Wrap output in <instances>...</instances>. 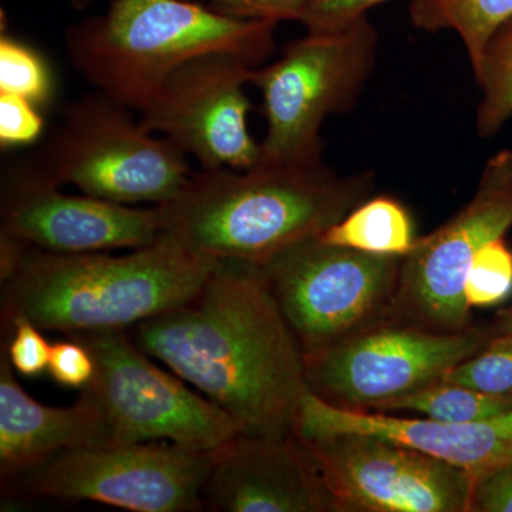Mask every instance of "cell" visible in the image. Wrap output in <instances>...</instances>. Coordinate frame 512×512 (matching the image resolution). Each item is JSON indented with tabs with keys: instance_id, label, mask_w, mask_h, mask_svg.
I'll use <instances>...</instances> for the list:
<instances>
[{
	"instance_id": "6da1fadb",
	"label": "cell",
	"mask_w": 512,
	"mask_h": 512,
	"mask_svg": "<svg viewBox=\"0 0 512 512\" xmlns=\"http://www.w3.org/2000/svg\"><path fill=\"white\" fill-rule=\"evenodd\" d=\"M128 333L224 410L239 433H291L309 392L305 359L256 266L220 262L191 298Z\"/></svg>"
},
{
	"instance_id": "7a4b0ae2",
	"label": "cell",
	"mask_w": 512,
	"mask_h": 512,
	"mask_svg": "<svg viewBox=\"0 0 512 512\" xmlns=\"http://www.w3.org/2000/svg\"><path fill=\"white\" fill-rule=\"evenodd\" d=\"M375 188V174L342 175L323 160L259 163L192 173L157 205L163 234L217 262L261 266L345 218Z\"/></svg>"
},
{
	"instance_id": "3957f363",
	"label": "cell",
	"mask_w": 512,
	"mask_h": 512,
	"mask_svg": "<svg viewBox=\"0 0 512 512\" xmlns=\"http://www.w3.org/2000/svg\"><path fill=\"white\" fill-rule=\"evenodd\" d=\"M220 262L168 235L130 254H56L25 244L2 278V325L25 319L69 336L128 330L191 298Z\"/></svg>"
},
{
	"instance_id": "277c9868",
	"label": "cell",
	"mask_w": 512,
	"mask_h": 512,
	"mask_svg": "<svg viewBox=\"0 0 512 512\" xmlns=\"http://www.w3.org/2000/svg\"><path fill=\"white\" fill-rule=\"evenodd\" d=\"M278 23L224 15L194 0H113L107 12L66 30V52L84 80L141 111L178 67L208 53L261 66Z\"/></svg>"
},
{
	"instance_id": "5b68a950",
	"label": "cell",
	"mask_w": 512,
	"mask_h": 512,
	"mask_svg": "<svg viewBox=\"0 0 512 512\" xmlns=\"http://www.w3.org/2000/svg\"><path fill=\"white\" fill-rule=\"evenodd\" d=\"M101 92L73 101L33 163L59 185L117 204H165L192 175L187 156Z\"/></svg>"
},
{
	"instance_id": "8992f818",
	"label": "cell",
	"mask_w": 512,
	"mask_h": 512,
	"mask_svg": "<svg viewBox=\"0 0 512 512\" xmlns=\"http://www.w3.org/2000/svg\"><path fill=\"white\" fill-rule=\"evenodd\" d=\"M379 36L367 16L346 28L308 32L284 47L274 63L252 70L264 101L261 163L322 160L326 117L355 106L375 69Z\"/></svg>"
},
{
	"instance_id": "52a82bcc",
	"label": "cell",
	"mask_w": 512,
	"mask_h": 512,
	"mask_svg": "<svg viewBox=\"0 0 512 512\" xmlns=\"http://www.w3.org/2000/svg\"><path fill=\"white\" fill-rule=\"evenodd\" d=\"M402 259L315 237L256 268L306 356L387 318Z\"/></svg>"
},
{
	"instance_id": "ba28073f",
	"label": "cell",
	"mask_w": 512,
	"mask_h": 512,
	"mask_svg": "<svg viewBox=\"0 0 512 512\" xmlns=\"http://www.w3.org/2000/svg\"><path fill=\"white\" fill-rule=\"evenodd\" d=\"M490 342L481 330L436 332L390 318L303 356L309 390L332 406L375 412L399 397L443 382Z\"/></svg>"
},
{
	"instance_id": "9c48e42d",
	"label": "cell",
	"mask_w": 512,
	"mask_h": 512,
	"mask_svg": "<svg viewBox=\"0 0 512 512\" xmlns=\"http://www.w3.org/2000/svg\"><path fill=\"white\" fill-rule=\"evenodd\" d=\"M210 461L211 451L171 441H104L63 451L10 483L28 497L136 512H194L204 510Z\"/></svg>"
},
{
	"instance_id": "30bf717a",
	"label": "cell",
	"mask_w": 512,
	"mask_h": 512,
	"mask_svg": "<svg viewBox=\"0 0 512 512\" xmlns=\"http://www.w3.org/2000/svg\"><path fill=\"white\" fill-rule=\"evenodd\" d=\"M73 338L82 340L96 362L92 383L83 390L99 404L110 441H171L212 451L239 433L217 404L151 363L126 330Z\"/></svg>"
},
{
	"instance_id": "8fae6325",
	"label": "cell",
	"mask_w": 512,
	"mask_h": 512,
	"mask_svg": "<svg viewBox=\"0 0 512 512\" xmlns=\"http://www.w3.org/2000/svg\"><path fill=\"white\" fill-rule=\"evenodd\" d=\"M512 227V150L485 164L476 194L466 207L423 238L402 259L399 284L387 318L436 332L471 328L464 295L478 249L504 238Z\"/></svg>"
},
{
	"instance_id": "7c38bea8",
	"label": "cell",
	"mask_w": 512,
	"mask_h": 512,
	"mask_svg": "<svg viewBox=\"0 0 512 512\" xmlns=\"http://www.w3.org/2000/svg\"><path fill=\"white\" fill-rule=\"evenodd\" d=\"M298 439L336 512H470L474 477L419 448L367 433Z\"/></svg>"
},
{
	"instance_id": "4fadbf2b",
	"label": "cell",
	"mask_w": 512,
	"mask_h": 512,
	"mask_svg": "<svg viewBox=\"0 0 512 512\" xmlns=\"http://www.w3.org/2000/svg\"><path fill=\"white\" fill-rule=\"evenodd\" d=\"M254 69L229 53L194 57L170 74L138 119L204 170L255 167L261 143L249 131L251 101L244 92Z\"/></svg>"
},
{
	"instance_id": "5bb4252c",
	"label": "cell",
	"mask_w": 512,
	"mask_h": 512,
	"mask_svg": "<svg viewBox=\"0 0 512 512\" xmlns=\"http://www.w3.org/2000/svg\"><path fill=\"white\" fill-rule=\"evenodd\" d=\"M33 160L2 171L0 234L56 254L138 249L163 235L160 208H137L60 190Z\"/></svg>"
},
{
	"instance_id": "9a60e30c",
	"label": "cell",
	"mask_w": 512,
	"mask_h": 512,
	"mask_svg": "<svg viewBox=\"0 0 512 512\" xmlns=\"http://www.w3.org/2000/svg\"><path fill=\"white\" fill-rule=\"evenodd\" d=\"M202 501L212 511L336 512L315 461L293 431L238 433L212 450Z\"/></svg>"
},
{
	"instance_id": "2e32d148",
	"label": "cell",
	"mask_w": 512,
	"mask_h": 512,
	"mask_svg": "<svg viewBox=\"0 0 512 512\" xmlns=\"http://www.w3.org/2000/svg\"><path fill=\"white\" fill-rule=\"evenodd\" d=\"M301 439L336 433H367L400 441L468 471L474 478L512 463V410L473 423H443L417 416L355 412L303 396L293 421Z\"/></svg>"
},
{
	"instance_id": "e0dca14e",
	"label": "cell",
	"mask_w": 512,
	"mask_h": 512,
	"mask_svg": "<svg viewBox=\"0 0 512 512\" xmlns=\"http://www.w3.org/2000/svg\"><path fill=\"white\" fill-rule=\"evenodd\" d=\"M110 441L96 400L84 392L73 406L49 407L29 396L13 375L8 356L0 360V477L9 484L49 458Z\"/></svg>"
},
{
	"instance_id": "ac0fdd59",
	"label": "cell",
	"mask_w": 512,
	"mask_h": 512,
	"mask_svg": "<svg viewBox=\"0 0 512 512\" xmlns=\"http://www.w3.org/2000/svg\"><path fill=\"white\" fill-rule=\"evenodd\" d=\"M325 244L370 255L404 258L416 244L412 215L396 198H367L318 237Z\"/></svg>"
},
{
	"instance_id": "d6986e66",
	"label": "cell",
	"mask_w": 512,
	"mask_h": 512,
	"mask_svg": "<svg viewBox=\"0 0 512 512\" xmlns=\"http://www.w3.org/2000/svg\"><path fill=\"white\" fill-rule=\"evenodd\" d=\"M409 15L417 29L456 32L474 70L495 30L512 18V0H412Z\"/></svg>"
},
{
	"instance_id": "ffe728a7",
	"label": "cell",
	"mask_w": 512,
	"mask_h": 512,
	"mask_svg": "<svg viewBox=\"0 0 512 512\" xmlns=\"http://www.w3.org/2000/svg\"><path fill=\"white\" fill-rule=\"evenodd\" d=\"M510 410L512 397L494 396L460 384L439 382L384 403L370 413H410L443 423H473L493 419Z\"/></svg>"
},
{
	"instance_id": "44dd1931",
	"label": "cell",
	"mask_w": 512,
	"mask_h": 512,
	"mask_svg": "<svg viewBox=\"0 0 512 512\" xmlns=\"http://www.w3.org/2000/svg\"><path fill=\"white\" fill-rule=\"evenodd\" d=\"M473 73L483 93L476 128L481 137L490 138L512 117V18L490 37Z\"/></svg>"
},
{
	"instance_id": "7402d4cb",
	"label": "cell",
	"mask_w": 512,
	"mask_h": 512,
	"mask_svg": "<svg viewBox=\"0 0 512 512\" xmlns=\"http://www.w3.org/2000/svg\"><path fill=\"white\" fill-rule=\"evenodd\" d=\"M53 89L52 72L40 53L8 33H2L0 93L25 97L42 109L52 101Z\"/></svg>"
},
{
	"instance_id": "603a6c76",
	"label": "cell",
	"mask_w": 512,
	"mask_h": 512,
	"mask_svg": "<svg viewBox=\"0 0 512 512\" xmlns=\"http://www.w3.org/2000/svg\"><path fill=\"white\" fill-rule=\"evenodd\" d=\"M443 382L512 397V333L491 339L483 350L450 370Z\"/></svg>"
},
{
	"instance_id": "cb8c5ba5",
	"label": "cell",
	"mask_w": 512,
	"mask_h": 512,
	"mask_svg": "<svg viewBox=\"0 0 512 512\" xmlns=\"http://www.w3.org/2000/svg\"><path fill=\"white\" fill-rule=\"evenodd\" d=\"M512 291V252L504 238L478 249L468 271L464 295L470 308L493 306Z\"/></svg>"
},
{
	"instance_id": "d4e9b609",
	"label": "cell",
	"mask_w": 512,
	"mask_h": 512,
	"mask_svg": "<svg viewBox=\"0 0 512 512\" xmlns=\"http://www.w3.org/2000/svg\"><path fill=\"white\" fill-rule=\"evenodd\" d=\"M45 119L40 107L16 94L0 93V146H28L42 137Z\"/></svg>"
},
{
	"instance_id": "484cf974",
	"label": "cell",
	"mask_w": 512,
	"mask_h": 512,
	"mask_svg": "<svg viewBox=\"0 0 512 512\" xmlns=\"http://www.w3.org/2000/svg\"><path fill=\"white\" fill-rule=\"evenodd\" d=\"M9 330L13 333L6 356L13 370L26 377H35L46 372L52 345L42 335V329L29 320L18 319Z\"/></svg>"
},
{
	"instance_id": "4316f807",
	"label": "cell",
	"mask_w": 512,
	"mask_h": 512,
	"mask_svg": "<svg viewBox=\"0 0 512 512\" xmlns=\"http://www.w3.org/2000/svg\"><path fill=\"white\" fill-rule=\"evenodd\" d=\"M47 372L56 383L83 390L92 383L96 362L82 340L72 336V339L52 343Z\"/></svg>"
},
{
	"instance_id": "83f0119b",
	"label": "cell",
	"mask_w": 512,
	"mask_h": 512,
	"mask_svg": "<svg viewBox=\"0 0 512 512\" xmlns=\"http://www.w3.org/2000/svg\"><path fill=\"white\" fill-rule=\"evenodd\" d=\"M389 0H312L301 20L308 32H329L346 28L367 16L370 9Z\"/></svg>"
},
{
	"instance_id": "f1b7e54d",
	"label": "cell",
	"mask_w": 512,
	"mask_h": 512,
	"mask_svg": "<svg viewBox=\"0 0 512 512\" xmlns=\"http://www.w3.org/2000/svg\"><path fill=\"white\" fill-rule=\"evenodd\" d=\"M211 8L239 19L268 20V22H285L298 20L311 5L312 0H207Z\"/></svg>"
},
{
	"instance_id": "f546056e",
	"label": "cell",
	"mask_w": 512,
	"mask_h": 512,
	"mask_svg": "<svg viewBox=\"0 0 512 512\" xmlns=\"http://www.w3.org/2000/svg\"><path fill=\"white\" fill-rule=\"evenodd\" d=\"M470 512H512V463L474 478Z\"/></svg>"
},
{
	"instance_id": "4dcf8cb0",
	"label": "cell",
	"mask_w": 512,
	"mask_h": 512,
	"mask_svg": "<svg viewBox=\"0 0 512 512\" xmlns=\"http://www.w3.org/2000/svg\"><path fill=\"white\" fill-rule=\"evenodd\" d=\"M72 3L73 8L83 10L90 8V6L94 5V3L99 2V0H69Z\"/></svg>"
},
{
	"instance_id": "1f68e13d",
	"label": "cell",
	"mask_w": 512,
	"mask_h": 512,
	"mask_svg": "<svg viewBox=\"0 0 512 512\" xmlns=\"http://www.w3.org/2000/svg\"><path fill=\"white\" fill-rule=\"evenodd\" d=\"M505 333H512V312L510 315V319L505 323Z\"/></svg>"
}]
</instances>
